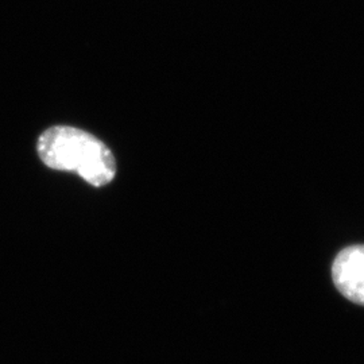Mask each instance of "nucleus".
Wrapping results in <instances>:
<instances>
[{"mask_svg": "<svg viewBox=\"0 0 364 364\" xmlns=\"http://www.w3.org/2000/svg\"><path fill=\"white\" fill-rule=\"evenodd\" d=\"M37 153L45 166L75 173L93 188H105L117 177V158L112 150L102 139L78 127H49L39 135Z\"/></svg>", "mask_w": 364, "mask_h": 364, "instance_id": "f257e3e1", "label": "nucleus"}, {"mask_svg": "<svg viewBox=\"0 0 364 364\" xmlns=\"http://www.w3.org/2000/svg\"><path fill=\"white\" fill-rule=\"evenodd\" d=\"M331 278L344 299L364 308V245L341 248L332 262Z\"/></svg>", "mask_w": 364, "mask_h": 364, "instance_id": "f03ea898", "label": "nucleus"}]
</instances>
